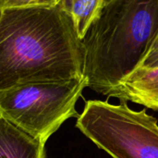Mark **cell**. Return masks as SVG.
Listing matches in <instances>:
<instances>
[{
  "instance_id": "1",
  "label": "cell",
  "mask_w": 158,
  "mask_h": 158,
  "mask_svg": "<svg viewBox=\"0 0 158 158\" xmlns=\"http://www.w3.org/2000/svg\"><path fill=\"white\" fill-rule=\"evenodd\" d=\"M81 78V40L61 6L0 9V92Z\"/></svg>"
},
{
  "instance_id": "2",
  "label": "cell",
  "mask_w": 158,
  "mask_h": 158,
  "mask_svg": "<svg viewBox=\"0 0 158 158\" xmlns=\"http://www.w3.org/2000/svg\"><path fill=\"white\" fill-rule=\"evenodd\" d=\"M157 33L158 0H106L81 40L87 87L117 98Z\"/></svg>"
},
{
  "instance_id": "3",
  "label": "cell",
  "mask_w": 158,
  "mask_h": 158,
  "mask_svg": "<svg viewBox=\"0 0 158 158\" xmlns=\"http://www.w3.org/2000/svg\"><path fill=\"white\" fill-rule=\"evenodd\" d=\"M84 78L33 82L0 92V118L44 143L69 118L79 117L76 103Z\"/></svg>"
},
{
  "instance_id": "4",
  "label": "cell",
  "mask_w": 158,
  "mask_h": 158,
  "mask_svg": "<svg viewBox=\"0 0 158 158\" xmlns=\"http://www.w3.org/2000/svg\"><path fill=\"white\" fill-rule=\"evenodd\" d=\"M76 127L113 158H158L157 120L126 102L86 101Z\"/></svg>"
},
{
  "instance_id": "5",
  "label": "cell",
  "mask_w": 158,
  "mask_h": 158,
  "mask_svg": "<svg viewBox=\"0 0 158 158\" xmlns=\"http://www.w3.org/2000/svg\"><path fill=\"white\" fill-rule=\"evenodd\" d=\"M117 98L158 110V68H138L121 83Z\"/></svg>"
},
{
  "instance_id": "6",
  "label": "cell",
  "mask_w": 158,
  "mask_h": 158,
  "mask_svg": "<svg viewBox=\"0 0 158 158\" xmlns=\"http://www.w3.org/2000/svg\"><path fill=\"white\" fill-rule=\"evenodd\" d=\"M0 158H46L45 144L0 118Z\"/></svg>"
},
{
  "instance_id": "7",
  "label": "cell",
  "mask_w": 158,
  "mask_h": 158,
  "mask_svg": "<svg viewBox=\"0 0 158 158\" xmlns=\"http://www.w3.org/2000/svg\"><path fill=\"white\" fill-rule=\"evenodd\" d=\"M106 0H60L61 6L71 18L81 40L99 15Z\"/></svg>"
},
{
  "instance_id": "8",
  "label": "cell",
  "mask_w": 158,
  "mask_h": 158,
  "mask_svg": "<svg viewBox=\"0 0 158 158\" xmlns=\"http://www.w3.org/2000/svg\"><path fill=\"white\" fill-rule=\"evenodd\" d=\"M60 0H0V9L55 6Z\"/></svg>"
},
{
  "instance_id": "9",
  "label": "cell",
  "mask_w": 158,
  "mask_h": 158,
  "mask_svg": "<svg viewBox=\"0 0 158 158\" xmlns=\"http://www.w3.org/2000/svg\"><path fill=\"white\" fill-rule=\"evenodd\" d=\"M140 68H145V69H156L158 68V52L147 55L144 57Z\"/></svg>"
},
{
  "instance_id": "10",
  "label": "cell",
  "mask_w": 158,
  "mask_h": 158,
  "mask_svg": "<svg viewBox=\"0 0 158 158\" xmlns=\"http://www.w3.org/2000/svg\"><path fill=\"white\" fill-rule=\"evenodd\" d=\"M156 52H158V33L157 35H156V39H155V41L153 42V44H152V46L150 48V51H149V53L147 55L153 54V53H156Z\"/></svg>"
}]
</instances>
